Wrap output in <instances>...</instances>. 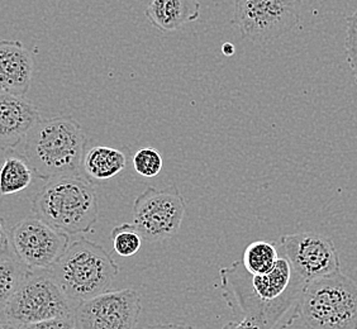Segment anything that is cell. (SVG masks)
Returning a JSON list of instances; mask_svg holds the SVG:
<instances>
[{
	"label": "cell",
	"instance_id": "obj_9",
	"mask_svg": "<svg viewBox=\"0 0 357 329\" xmlns=\"http://www.w3.org/2000/svg\"><path fill=\"white\" fill-rule=\"evenodd\" d=\"M10 240L15 257L29 270L52 268L70 245L69 234L37 217L17 223L10 229Z\"/></svg>",
	"mask_w": 357,
	"mask_h": 329
},
{
	"label": "cell",
	"instance_id": "obj_3",
	"mask_svg": "<svg viewBox=\"0 0 357 329\" xmlns=\"http://www.w3.org/2000/svg\"><path fill=\"white\" fill-rule=\"evenodd\" d=\"M32 212L69 236L90 234L99 218L96 189L84 175L48 180L33 198Z\"/></svg>",
	"mask_w": 357,
	"mask_h": 329
},
{
	"label": "cell",
	"instance_id": "obj_23",
	"mask_svg": "<svg viewBox=\"0 0 357 329\" xmlns=\"http://www.w3.org/2000/svg\"><path fill=\"white\" fill-rule=\"evenodd\" d=\"M13 246L10 240V232L6 226V220L0 218V261L14 259Z\"/></svg>",
	"mask_w": 357,
	"mask_h": 329
},
{
	"label": "cell",
	"instance_id": "obj_24",
	"mask_svg": "<svg viewBox=\"0 0 357 329\" xmlns=\"http://www.w3.org/2000/svg\"><path fill=\"white\" fill-rule=\"evenodd\" d=\"M222 329H266L261 323L251 318H241L237 322H228Z\"/></svg>",
	"mask_w": 357,
	"mask_h": 329
},
{
	"label": "cell",
	"instance_id": "obj_20",
	"mask_svg": "<svg viewBox=\"0 0 357 329\" xmlns=\"http://www.w3.org/2000/svg\"><path fill=\"white\" fill-rule=\"evenodd\" d=\"M164 161L161 153L152 147L138 150L133 156V167L144 178H155L162 170Z\"/></svg>",
	"mask_w": 357,
	"mask_h": 329
},
{
	"label": "cell",
	"instance_id": "obj_17",
	"mask_svg": "<svg viewBox=\"0 0 357 329\" xmlns=\"http://www.w3.org/2000/svg\"><path fill=\"white\" fill-rule=\"evenodd\" d=\"M279 243L268 240H255L250 243L242 257V263L250 274L264 275L274 268L280 257Z\"/></svg>",
	"mask_w": 357,
	"mask_h": 329
},
{
	"label": "cell",
	"instance_id": "obj_12",
	"mask_svg": "<svg viewBox=\"0 0 357 329\" xmlns=\"http://www.w3.org/2000/svg\"><path fill=\"white\" fill-rule=\"evenodd\" d=\"M40 112L24 96L0 91V151H12L24 141Z\"/></svg>",
	"mask_w": 357,
	"mask_h": 329
},
{
	"label": "cell",
	"instance_id": "obj_26",
	"mask_svg": "<svg viewBox=\"0 0 357 329\" xmlns=\"http://www.w3.org/2000/svg\"><path fill=\"white\" fill-rule=\"evenodd\" d=\"M0 329H22L20 326H17L15 323L9 321L8 318L0 314Z\"/></svg>",
	"mask_w": 357,
	"mask_h": 329
},
{
	"label": "cell",
	"instance_id": "obj_6",
	"mask_svg": "<svg viewBox=\"0 0 357 329\" xmlns=\"http://www.w3.org/2000/svg\"><path fill=\"white\" fill-rule=\"evenodd\" d=\"M74 309L48 270H28L1 314L22 327L71 316Z\"/></svg>",
	"mask_w": 357,
	"mask_h": 329
},
{
	"label": "cell",
	"instance_id": "obj_16",
	"mask_svg": "<svg viewBox=\"0 0 357 329\" xmlns=\"http://www.w3.org/2000/svg\"><path fill=\"white\" fill-rule=\"evenodd\" d=\"M35 172L24 156L9 153L0 167V194L14 195L32 184Z\"/></svg>",
	"mask_w": 357,
	"mask_h": 329
},
{
	"label": "cell",
	"instance_id": "obj_7",
	"mask_svg": "<svg viewBox=\"0 0 357 329\" xmlns=\"http://www.w3.org/2000/svg\"><path fill=\"white\" fill-rule=\"evenodd\" d=\"M301 15V0H236L232 26L243 40L265 43L296 28Z\"/></svg>",
	"mask_w": 357,
	"mask_h": 329
},
{
	"label": "cell",
	"instance_id": "obj_18",
	"mask_svg": "<svg viewBox=\"0 0 357 329\" xmlns=\"http://www.w3.org/2000/svg\"><path fill=\"white\" fill-rule=\"evenodd\" d=\"M28 270L17 257L0 261V314L21 285Z\"/></svg>",
	"mask_w": 357,
	"mask_h": 329
},
{
	"label": "cell",
	"instance_id": "obj_5",
	"mask_svg": "<svg viewBox=\"0 0 357 329\" xmlns=\"http://www.w3.org/2000/svg\"><path fill=\"white\" fill-rule=\"evenodd\" d=\"M307 329H357V284L338 271L305 285L301 316Z\"/></svg>",
	"mask_w": 357,
	"mask_h": 329
},
{
	"label": "cell",
	"instance_id": "obj_14",
	"mask_svg": "<svg viewBox=\"0 0 357 329\" xmlns=\"http://www.w3.org/2000/svg\"><path fill=\"white\" fill-rule=\"evenodd\" d=\"M144 15L161 32H174L200 18L199 0H151Z\"/></svg>",
	"mask_w": 357,
	"mask_h": 329
},
{
	"label": "cell",
	"instance_id": "obj_22",
	"mask_svg": "<svg viewBox=\"0 0 357 329\" xmlns=\"http://www.w3.org/2000/svg\"><path fill=\"white\" fill-rule=\"evenodd\" d=\"M22 329H77L74 314L22 326Z\"/></svg>",
	"mask_w": 357,
	"mask_h": 329
},
{
	"label": "cell",
	"instance_id": "obj_2",
	"mask_svg": "<svg viewBox=\"0 0 357 329\" xmlns=\"http://www.w3.org/2000/svg\"><path fill=\"white\" fill-rule=\"evenodd\" d=\"M86 135L69 116L40 118L23 141V156L45 181L82 175Z\"/></svg>",
	"mask_w": 357,
	"mask_h": 329
},
{
	"label": "cell",
	"instance_id": "obj_21",
	"mask_svg": "<svg viewBox=\"0 0 357 329\" xmlns=\"http://www.w3.org/2000/svg\"><path fill=\"white\" fill-rule=\"evenodd\" d=\"M344 52L351 72L357 84V9L346 20Z\"/></svg>",
	"mask_w": 357,
	"mask_h": 329
},
{
	"label": "cell",
	"instance_id": "obj_13",
	"mask_svg": "<svg viewBox=\"0 0 357 329\" xmlns=\"http://www.w3.org/2000/svg\"><path fill=\"white\" fill-rule=\"evenodd\" d=\"M33 57L20 41H0V91L26 96L33 77Z\"/></svg>",
	"mask_w": 357,
	"mask_h": 329
},
{
	"label": "cell",
	"instance_id": "obj_15",
	"mask_svg": "<svg viewBox=\"0 0 357 329\" xmlns=\"http://www.w3.org/2000/svg\"><path fill=\"white\" fill-rule=\"evenodd\" d=\"M127 164L124 153L112 147L96 146L85 151L83 160V172L85 178L98 183L117 176Z\"/></svg>",
	"mask_w": 357,
	"mask_h": 329
},
{
	"label": "cell",
	"instance_id": "obj_19",
	"mask_svg": "<svg viewBox=\"0 0 357 329\" xmlns=\"http://www.w3.org/2000/svg\"><path fill=\"white\" fill-rule=\"evenodd\" d=\"M110 238L114 251L122 257H131L137 254L144 240L133 223H124L116 227L112 231Z\"/></svg>",
	"mask_w": 357,
	"mask_h": 329
},
{
	"label": "cell",
	"instance_id": "obj_8",
	"mask_svg": "<svg viewBox=\"0 0 357 329\" xmlns=\"http://www.w3.org/2000/svg\"><path fill=\"white\" fill-rule=\"evenodd\" d=\"M185 209V199L176 186L161 190L147 188L135 200L133 224L144 240H165L178 234Z\"/></svg>",
	"mask_w": 357,
	"mask_h": 329
},
{
	"label": "cell",
	"instance_id": "obj_27",
	"mask_svg": "<svg viewBox=\"0 0 357 329\" xmlns=\"http://www.w3.org/2000/svg\"><path fill=\"white\" fill-rule=\"evenodd\" d=\"M222 51H223V54L226 56H232L234 54V46L232 43H229V42H227L223 45V47H222Z\"/></svg>",
	"mask_w": 357,
	"mask_h": 329
},
{
	"label": "cell",
	"instance_id": "obj_25",
	"mask_svg": "<svg viewBox=\"0 0 357 329\" xmlns=\"http://www.w3.org/2000/svg\"><path fill=\"white\" fill-rule=\"evenodd\" d=\"M144 329H195L189 324H178V323H169V324H155Z\"/></svg>",
	"mask_w": 357,
	"mask_h": 329
},
{
	"label": "cell",
	"instance_id": "obj_10",
	"mask_svg": "<svg viewBox=\"0 0 357 329\" xmlns=\"http://www.w3.org/2000/svg\"><path fill=\"white\" fill-rule=\"evenodd\" d=\"M142 310L133 289L107 291L74 309L77 329H136Z\"/></svg>",
	"mask_w": 357,
	"mask_h": 329
},
{
	"label": "cell",
	"instance_id": "obj_4",
	"mask_svg": "<svg viewBox=\"0 0 357 329\" xmlns=\"http://www.w3.org/2000/svg\"><path fill=\"white\" fill-rule=\"evenodd\" d=\"M48 271L75 308L80 303L109 291L119 268L103 247L80 238L70 243Z\"/></svg>",
	"mask_w": 357,
	"mask_h": 329
},
{
	"label": "cell",
	"instance_id": "obj_1",
	"mask_svg": "<svg viewBox=\"0 0 357 329\" xmlns=\"http://www.w3.org/2000/svg\"><path fill=\"white\" fill-rule=\"evenodd\" d=\"M220 280L222 296L236 316L255 319L266 329H288L301 316L307 282L282 252L268 274H250L242 261H234L220 268Z\"/></svg>",
	"mask_w": 357,
	"mask_h": 329
},
{
	"label": "cell",
	"instance_id": "obj_11",
	"mask_svg": "<svg viewBox=\"0 0 357 329\" xmlns=\"http://www.w3.org/2000/svg\"><path fill=\"white\" fill-rule=\"evenodd\" d=\"M279 246L296 274L307 284L341 271L336 246L333 240L323 234H285L279 240Z\"/></svg>",
	"mask_w": 357,
	"mask_h": 329
}]
</instances>
